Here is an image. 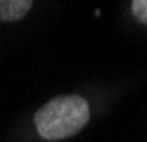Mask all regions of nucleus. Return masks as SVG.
Wrapping results in <instances>:
<instances>
[{"mask_svg": "<svg viewBox=\"0 0 147 142\" xmlns=\"http://www.w3.org/2000/svg\"><path fill=\"white\" fill-rule=\"evenodd\" d=\"M90 120L88 101L80 95H61L47 101L34 117L37 134L43 140H65L75 136Z\"/></svg>", "mask_w": 147, "mask_h": 142, "instance_id": "f257e3e1", "label": "nucleus"}, {"mask_svg": "<svg viewBox=\"0 0 147 142\" xmlns=\"http://www.w3.org/2000/svg\"><path fill=\"white\" fill-rule=\"evenodd\" d=\"M32 8H34L32 0H0V22H20L30 14Z\"/></svg>", "mask_w": 147, "mask_h": 142, "instance_id": "f03ea898", "label": "nucleus"}, {"mask_svg": "<svg viewBox=\"0 0 147 142\" xmlns=\"http://www.w3.org/2000/svg\"><path fill=\"white\" fill-rule=\"evenodd\" d=\"M129 8H131V14L136 16L137 22L147 24V0H134L129 4Z\"/></svg>", "mask_w": 147, "mask_h": 142, "instance_id": "7ed1b4c3", "label": "nucleus"}]
</instances>
